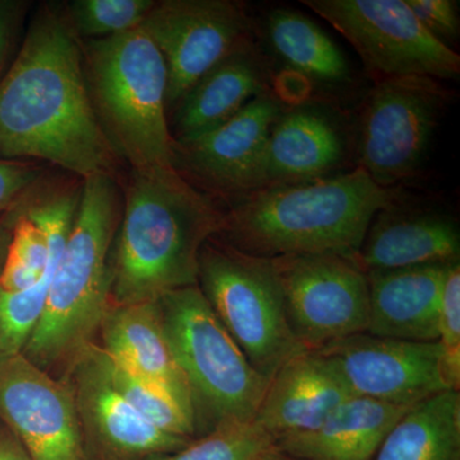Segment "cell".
<instances>
[{
    "label": "cell",
    "instance_id": "6da1fadb",
    "mask_svg": "<svg viewBox=\"0 0 460 460\" xmlns=\"http://www.w3.org/2000/svg\"><path fill=\"white\" fill-rule=\"evenodd\" d=\"M0 159L47 163L83 181L119 180L126 165L93 113L81 41L62 5H39L0 78Z\"/></svg>",
    "mask_w": 460,
    "mask_h": 460
},
{
    "label": "cell",
    "instance_id": "7a4b0ae2",
    "mask_svg": "<svg viewBox=\"0 0 460 460\" xmlns=\"http://www.w3.org/2000/svg\"><path fill=\"white\" fill-rule=\"evenodd\" d=\"M115 238L111 305L157 301L198 286L201 248L222 226L213 196L174 166L129 169Z\"/></svg>",
    "mask_w": 460,
    "mask_h": 460
},
{
    "label": "cell",
    "instance_id": "3957f363",
    "mask_svg": "<svg viewBox=\"0 0 460 460\" xmlns=\"http://www.w3.org/2000/svg\"><path fill=\"white\" fill-rule=\"evenodd\" d=\"M363 169L238 198L215 237L261 259L332 253L357 261L378 211L399 201ZM358 262V261H357Z\"/></svg>",
    "mask_w": 460,
    "mask_h": 460
},
{
    "label": "cell",
    "instance_id": "277c9868",
    "mask_svg": "<svg viewBox=\"0 0 460 460\" xmlns=\"http://www.w3.org/2000/svg\"><path fill=\"white\" fill-rule=\"evenodd\" d=\"M122 184L111 175L83 181L80 206L40 323L23 356L53 376L66 375L91 345L111 305L115 238Z\"/></svg>",
    "mask_w": 460,
    "mask_h": 460
},
{
    "label": "cell",
    "instance_id": "5b68a950",
    "mask_svg": "<svg viewBox=\"0 0 460 460\" xmlns=\"http://www.w3.org/2000/svg\"><path fill=\"white\" fill-rule=\"evenodd\" d=\"M81 49L93 113L117 155L135 171L172 166L168 71L155 44L138 27Z\"/></svg>",
    "mask_w": 460,
    "mask_h": 460
},
{
    "label": "cell",
    "instance_id": "8992f818",
    "mask_svg": "<svg viewBox=\"0 0 460 460\" xmlns=\"http://www.w3.org/2000/svg\"><path fill=\"white\" fill-rule=\"evenodd\" d=\"M172 356L192 394L198 438L255 420L269 381L248 362L198 286L157 299Z\"/></svg>",
    "mask_w": 460,
    "mask_h": 460
},
{
    "label": "cell",
    "instance_id": "52a82bcc",
    "mask_svg": "<svg viewBox=\"0 0 460 460\" xmlns=\"http://www.w3.org/2000/svg\"><path fill=\"white\" fill-rule=\"evenodd\" d=\"M198 287L248 362L266 380L307 352L288 323L270 259L247 255L219 238L202 246Z\"/></svg>",
    "mask_w": 460,
    "mask_h": 460
},
{
    "label": "cell",
    "instance_id": "ba28073f",
    "mask_svg": "<svg viewBox=\"0 0 460 460\" xmlns=\"http://www.w3.org/2000/svg\"><path fill=\"white\" fill-rule=\"evenodd\" d=\"M447 102V90L434 78L378 80L359 119L357 168L384 189H395L416 174Z\"/></svg>",
    "mask_w": 460,
    "mask_h": 460
},
{
    "label": "cell",
    "instance_id": "9c48e42d",
    "mask_svg": "<svg viewBox=\"0 0 460 460\" xmlns=\"http://www.w3.org/2000/svg\"><path fill=\"white\" fill-rule=\"evenodd\" d=\"M344 36L366 68L380 77L449 80L460 57L425 29L405 0H304Z\"/></svg>",
    "mask_w": 460,
    "mask_h": 460
},
{
    "label": "cell",
    "instance_id": "30bf717a",
    "mask_svg": "<svg viewBox=\"0 0 460 460\" xmlns=\"http://www.w3.org/2000/svg\"><path fill=\"white\" fill-rule=\"evenodd\" d=\"M270 260L288 323L305 350L367 332V274L356 260L332 253Z\"/></svg>",
    "mask_w": 460,
    "mask_h": 460
},
{
    "label": "cell",
    "instance_id": "8fae6325",
    "mask_svg": "<svg viewBox=\"0 0 460 460\" xmlns=\"http://www.w3.org/2000/svg\"><path fill=\"white\" fill-rule=\"evenodd\" d=\"M140 29L165 62L168 113L202 75L252 44L250 17L232 0H160Z\"/></svg>",
    "mask_w": 460,
    "mask_h": 460
},
{
    "label": "cell",
    "instance_id": "7c38bea8",
    "mask_svg": "<svg viewBox=\"0 0 460 460\" xmlns=\"http://www.w3.org/2000/svg\"><path fill=\"white\" fill-rule=\"evenodd\" d=\"M338 371L350 394L399 407H413L453 390L445 378L438 341L352 335L314 350Z\"/></svg>",
    "mask_w": 460,
    "mask_h": 460
},
{
    "label": "cell",
    "instance_id": "4fadbf2b",
    "mask_svg": "<svg viewBox=\"0 0 460 460\" xmlns=\"http://www.w3.org/2000/svg\"><path fill=\"white\" fill-rule=\"evenodd\" d=\"M0 420L32 460H91L71 390L23 354L0 358Z\"/></svg>",
    "mask_w": 460,
    "mask_h": 460
},
{
    "label": "cell",
    "instance_id": "5bb4252c",
    "mask_svg": "<svg viewBox=\"0 0 460 460\" xmlns=\"http://www.w3.org/2000/svg\"><path fill=\"white\" fill-rule=\"evenodd\" d=\"M283 111L270 90L260 93L213 131L174 144L172 166L208 195H247L263 146Z\"/></svg>",
    "mask_w": 460,
    "mask_h": 460
},
{
    "label": "cell",
    "instance_id": "9a60e30c",
    "mask_svg": "<svg viewBox=\"0 0 460 460\" xmlns=\"http://www.w3.org/2000/svg\"><path fill=\"white\" fill-rule=\"evenodd\" d=\"M65 377L84 441L90 440L109 458L150 459L177 452L192 441L157 429L117 392L100 361L98 345L87 348Z\"/></svg>",
    "mask_w": 460,
    "mask_h": 460
},
{
    "label": "cell",
    "instance_id": "2e32d148",
    "mask_svg": "<svg viewBox=\"0 0 460 460\" xmlns=\"http://www.w3.org/2000/svg\"><path fill=\"white\" fill-rule=\"evenodd\" d=\"M344 157L343 131L332 113L311 104L284 109L263 146L251 192L332 177Z\"/></svg>",
    "mask_w": 460,
    "mask_h": 460
},
{
    "label": "cell",
    "instance_id": "e0dca14e",
    "mask_svg": "<svg viewBox=\"0 0 460 460\" xmlns=\"http://www.w3.org/2000/svg\"><path fill=\"white\" fill-rule=\"evenodd\" d=\"M350 394L332 363L317 352L289 359L269 381L253 425L275 444L319 428Z\"/></svg>",
    "mask_w": 460,
    "mask_h": 460
},
{
    "label": "cell",
    "instance_id": "ac0fdd59",
    "mask_svg": "<svg viewBox=\"0 0 460 460\" xmlns=\"http://www.w3.org/2000/svg\"><path fill=\"white\" fill-rule=\"evenodd\" d=\"M399 201L378 211L372 220L357 257L363 270L459 262L460 230L456 220L434 211L405 208Z\"/></svg>",
    "mask_w": 460,
    "mask_h": 460
},
{
    "label": "cell",
    "instance_id": "d6986e66",
    "mask_svg": "<svg viewBox=\"0 0 460 460\" xmlns=\"http://www.w3.org/2000/svg\"><path fill=\"white\" fill-rule=\"evenodd\" d=\"M99 334L102 341L100 347L109 356L164 390L195 422L189 383L169 347L157 301L111 305Z\"/></svg>",
    "mask_w": 460,
    "mask_h": 460
},
{
    "label": "cell",
    "instance_id": "ffe728a7",
    "mask_svg": "<svg viewBox=\"0 0 460 460\" xmlns=\"http://www.w3.org/2000/svg\"><path fill=\"white\" fill-rule=\"evenodd\" d=\"M449 265L366 272L368 334L398 341H438L441 290Z\"/></svg>",
    "mask_w": 460,
    "mask_h": 460
},
{
    "label": "cell",
    "instance_id": "44dd1931",
    "mask_svg": "<svg viewBox=\"0 0 460 460\" xmlns=\"http://www.w3.org/2000/svg\"><path fill=\"white\" fill-rule=\"evenodd\" d=\"M268 68L252 44L230 54L193 84L172 109L174 144L193 140L234 117L268 89Z\"/></svg>",
    "mask_w": 460,
    "mask_h": 460
},
{
    "label": "cell",
    "instance_id": "7402d4cb",
    "mask_svg": "<svg viewBox=\"0 0 460 460\" xmlns=\"http://www.w3.org/2000/svg\"><path fill=\"white\" fill-rule=\"evenodd\" d=\"M410 408L352 395L319 428L279 441L274 447L298 460H372Z\"/></svg>",
    "mask_w": 460,
    "mask_h": 460
},
{
    "label": "cell",
    "instance_id": "603a6c76",
    "mask_svg": "<svg viewBox=\"0 0 460 460\" xmlns=\"http://www.w3.org/2000/svg\"><path fill=\"white\" fill-rule=\"evenodd\" d=\"M372 460H460V394L447 390L413 405Z\"/></svg>",
    "mask_w": 460,
    "mask_h": 460
},
{
    "label": "cell",
    "instance_id": "cb8c5ba5",
    "mask_svg": "<svg viewBox=\"0 0 460 460\" xmlns=\"http://www.w3.org/2000/svg\"><path fill=\"white\" fill-rule=\"evenodd\" d=\"M272 49L290 68L323 84L349 81L350 69L337 44L313 20L290 9H275L266 21Z\"/></svg>",
    "mask_w": 460,
    "mask_h": 460
},
{
    "label": "cell",
    "instance_id": "d4e9b609",
    "mask_svg": "<svg viewBox=\"0 0 460 460\" xmlns=\"http://www.w3.org/2000/svg\"><path fill=\"white\" fill-rule=\"evenodd\" d=\"M98 347L100 361L107 371L109 380L145 420L168 434L190 440L198 438L195 422L164 390L138 376L109 356L100 345Z\"/></svg>",
    "mask_w": 460,
    "mask_h": 460
},
{
    "label": "cell",
    "instance_id": "484cf974",
    "mask_svg": "<svg viewBox=\"0 0 460 460\" xmlns=\"http://www.w3.org/2000/svg\"><path fill=\"white\" fill-rule=\"evenodd\" d=\"M154 4L155 0H72L62 12L81 41L98 40L138 29Z\"/></svg>",
    "mask_w": 460,
    "mask_h": 460
},
{
    "label": "cell",
    "instance_id": "4316f807",
    "mask_svg": "<svg viewBox=\"0 0 460 460\" xmlns=\"http://www.w3.org/2000/svg\"><path fill=\"white\" fill-rule=\"evenodd\" d=\"M271 449L274 443L252 422L215 429L177 452L147 460H260Z\"/></svg>",
    "mask_w": 460,
    "mask_h": 460
},
{
    "label": "cell",
    "instance_id": "83f0119b",
    "mask_svg": "<svg viewBox=\"0 0 460 460\" xmlns=\"http://www.w3.org/2000/svg\"><path fill=\"white\" fill-rule=\"evenodd\" d=\"M50 283L44 278L23 292L0 289V358L22 354L44 314Z\"/></svg>",
    "mask_w": 460,
    "mask_h": 460
},
{
    "label": "cell",
    "instance_id": "f1b7e54d",
    "mask_svg": "<svg viewBox=\"0 0 460 460\" xmlns=\"http://www.w3.org/2000/svg\"><path fill=\"white\" fill-rule=\"evenodd\" d=\"M438 343L443 370L453 390L460 385V262L450 263L445 272L438 316Z\"/></svg>",
    "mask_w": 460,
    "mask_h": 460
},
{
    "label": "cell",
    "instance_id": "f546056e",
    "mask_svg": "<svg viewBox=\"0 0 460 460\" xmlns=\"http://www.w3.org/2000/svg\"><path fill=\"white\" fill-rule=\"evenodd\" d=\"M47 172L39 163L0 159V214L22 204Z\"/></svg>",
    "mask_w": 460,
    "mask_h": 460
},
{
    "label": "cell",
    "instance_id": "4dcf8cb0",
    "mask_svg": "<svg viewBox=\"0 0 460 460\" xmlns=\"http://www.w3.org/2000/svg\"><path fill=\"white\" fill-rule=\"evenodd\" d=\"M8 256L13 257L40 277H45L49 262V247L44 233L23 214V205L22 214L18 217L12 232Z\"/></svg>",
    "mask_w": 460,
    "mask_h": 460
},
{
    "label": "cell",
    "instance_id": "1f68e13d",
    "mask_svg": "<svg viewBox=\"0 0 460 460\" xmlns=\"http://www.w3.org/2000/svg\"><path fill=\"white\" fill-rule=\"evenodd\" d=\"M420 25L438 41L456 40L459 36L458 3L454 0H405Z\"/></svg>",
    "mask_w": 460,
    "mask_h": 460
},
{
    "label": "cell",
    "instance_id": "d6a6232c",
    "mask_svg": "<svg viewBox=\"0 0 460 460\" xmlns=\"http://www.w3.org/2000/svg\"><path fill=\"white\" fill-rule=\"evenodd\" d=\"M30 4L31 3L22 0H0V74L16 45Z\"/></svg>",
    "mask_w": 460,
    "mask_h": 460
},
{
    "label": "cell",
    "instance_id": "836d02e7",
    "mask_svg": "<svg viewBox=\"0 0 460 460\" xmlns=\"http://www.w3.org/2000/svg\"><path fill=\"white\" fill-rule=\"evenodd\" d=\"M44 278L47 277H40L31 269L18 262L13 257L8 256L7 253L2 270H0V289L9 293L23 292V290L30 289L40 283Z\"/></svg>",
    "mask_w": 460,
    "mask_h": 460
},
{
    "label": "cell",
    "instance_id": "e575fe53",
    "mask_svg": "<svg viewBox=\"0 0 460 460\" xmlns=\"http://www.w3.org/2000/svg\"><path fill=\"white\" fill-rule=\"evenodd\" d=\"M23 202L16 206V208L0 214V270H2L5 257H7L14 224H16L18 217L22 214Z\"/></svg>",
    "mask_w": 460,
    "mask_h": 460
},
{
    "label": "cell",
    "instance_id": "d590c367",
    "mask_svg": "<svg viewBox=\"0 0 460 460\" xmlns=\"http://www.w3.org/2000/svg\"><path fill=\"white\" fill-rule=\"evenodd\" d=\"M0 460H32L7 426L0 428Z\"/></svg>",
    "mask_w": 460,
    "mask_h": 460
},
{
    "label": "cell",
    "instance_id": "8d00e7d4",
    "mask_svg": "<svg viewBox=\"0 0 460 460\" xmlns=\"http://www.w3.org/2000/svg\"><path fill=\"white\" fill-rule=\"evenodd\" d=\"M260 460H298L292 458V456H287V454L279 452V450L271 449L270 452L265 454Z\"/></svg>",
    "mask_w": 460,
    "mask_h": 460
}]
</instances>
